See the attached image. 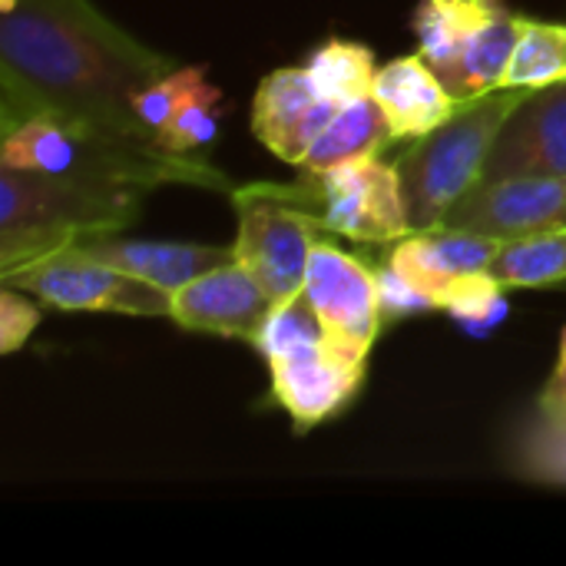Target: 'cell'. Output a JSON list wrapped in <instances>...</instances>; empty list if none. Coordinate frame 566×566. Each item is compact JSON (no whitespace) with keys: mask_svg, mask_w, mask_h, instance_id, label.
<instances>
[{"mask_svg":"<svg viewBox=\"0 0 566 566\" xmlns=\"http://www.w3.org/2000/svg\"><path fill=\"white\" fill-rule=\"evenodd\" d=\"M176 63L90 0H17L0 17V123L46 113L116 136L156 139L136 119V93Z\"/></svg>","mask_w":566,"mask_h":566,"instance_id":"obj_1","label":"cell"},{"mask_svg":"<svg viewBox=\"0 0 566 566\" xmlns=\"http://www.w3.org/2000/svg\"><path fill=\"white\" fill-rule=\"evenodd\" d=\"M0 126V166L133 186L146 192L169 182L229 189V179L212 163L199 159L196 153H169L156 139L116 136L93 126L63 123L46 113L7 119Z\"/></svg>","mask_w":566,"mask_h":566,"instance_id":"obj_2","label":"cell"},{"mask_svg":"<svg viewBox=\"0 0 566 566\" xmlns=\"http://www.w3.org/2000/svg\"><path fill=\"white\" fill-rule=\"evenodd\" d=\"M146 189L0 166V279L83 235L126 229Z\"/></svg>","mask_w":566,"mask_h":566,"instance_id":"obj_3","label":"cell"},{"mask_svg":"<svg viewBox=\"0 0 566 566\" xmlns=\"http://www.w3.org/2000/svg\"><path fill=\"white\" fill-rule=\"evenodd\" d=\"M531 86H501L468 99L448 123L418 136L401 156L398 172L415 232L441 229L454 202L484 176L494 139Z\"/></svg>","mask_w":566,"mask_h":566,"instance_id":"obj_4","label":"cell"},{"mask_svg":"<svg viewBox=\"0 0 566 566\" xmlns=\"http://www.w3.org/2000/svg\"><path fill=\"white\" fill-rule=\"evenodd\" d=\"M239 232H235V262H242L269 298L289 302L305 289V272L312 245L322 232L318 216L305 202L302 182H252L232 189Z\"/></svg>","mask_w":566,"mask_h":566,"instance_id":"obj_5","label":"cell"},{"mask_svg":"<svg viewBox=\"0 0 566 566\" xmlns=\"http://www.w3.org/2000/svg\"><path fill=\"white\" fill-rule=\"evenodd\" d=\"M298 179L305 182L308 209L318 216L325 232L381 245L415 232L398 163H385L381 153L355 156L318 176Z\"/></svg>","mask_w":566,"mask_h":566,"instance_id":"obj_6","label":"cell"},{"mask_svg":"<svg viewBox=\"0 0 566 566\" xmlns=\"http://www.w3.org/2000/svg\"><path fill=\"white\" fill-rule=\"evenodd\" d=\"M3 285H13L60 312L172 318V292L99 262L76 245H63L30 265H20L17 272L3 275Z\"/></svg>","mask_w":566,"mask_h":566,"instance_id":"obj_7","label":"cell"},{"mask_svg":"<svg viewBox=\"0 0 566 566\" xmlns=\"http://www.w3.org/2000/svg\"><path fill=\"white\" fill-rule=\"evenodd\" d=\"M302 292L338 348L361 358L371 355V345L378 342V332L385 325L378 269L328 239H315Z\"/></svg>","mask_w":566,"mask_h":566,"instance_id":"obj_8","label":"cell"},{"mask_svg":"<svg viewBox=\"0 0 566 566\" xmlns=\"http://www.w3.org/2000/svg\"><path fill=\"white\" fill-rule=\"evenodd\" d=\"M444 226L481 232L501 242L566 229V179L564 176L481 179L454 202Z\"/></svg>","mask_w":566,"mask_h":566,"instance_id":"obj_9","label":"cell"},{"mask_svg":"<svg viewBox=\"0 0 566 566\" xmlns=\"http://www.w3.org/2000/svg\"><path fill=\"white\" fill-rule=\"evenodd\" d=\"M272 398L289 411L298 434L338 415L365 381L368 358L338 348L332 338L269 361Z\"/></svg>","mask_w":566,"mask_h":566,"instance_id":"obj_10","label":"cell"},{"mask_svg":"<svg viewBox=\"0 0 566 566\" xmlns=\"http://www.w3.org/2000/svg\"><path fill=\"white\" fill-rule=\"evenodd\" d=\"M342 106L325 96L308 66L272 70L252 99V133L282 163L298 166Z\"/></svg>","mask_w":566,"mask_h":566,"instance_id":"obj_11","label":"cell"},{"mask_svg":"<svg viewBox=\"0 0 566 566\" xmlns=\"http://www.w3.org/2000/svg\"><path fill=\"white\" fill-rule=\"evenodd\" d=\"M507 176L566 179V80L531 90L501 126L481 179Z\"/></svg>","mask_w":566,"mask_h":566,"instance_id":"obj_12","label":"cell"},{"mask_svg":"<svg viewBox=\"0 0 566 566\" xmlns=\"http://www.w3.org/2000/svg\"><path fill=\"white\" fill-rule=\"evenodd\" d=\"M275 302L242 262L216 265L172 292V322L186 332L255 342Z\"/></svg>","mask_w":566,"mask_h":566,"instance_id":"obj_13","label":"cell"},{"mask_svg":"<svg viewBox=\"0 0 566 566\" xmlns=\"http://www.w3.org/2000/svg\"><path fill=\"white\" fill-rule=\"evenodd\" d=\"M497 249H501V239L441 226V229L411 232L391 242V252L385 262L398 275H405L411 285L428 292L434 305L441 308V295L448 292V285L461 275L488 272Z\"/></svg>","mask_w":566,"mask_h":566,"instance_id":"obj_14","label":"cell"},{"mask_svg":"<svg viewBox=\"0 0 566 566\" xmlns=\"http://www.w3.org/2000/svg\"><path fill=\"white\" fill-rule=\"evenodd\" d=\"M99 262H109L143 282H153L166 292H179L196 275L226 265L235 259L232 245H199V242H153L129 239L119 232H96L73 242Z\"/></svg>","mask_w":566,"mask_h":566,"instance_id":"obj_15","label":"cell"},{"mask_svg":"<svg viewBox=\"0 0 566 566\" xmlns=\"http://www.w3.org/2000/svg\"><path fill=\"white\" fill-rule=\"evenodd\" d=\"M371 96L381 103L395 139H418L448 123L464 103L454 99L421 53L378 66Z\"/></svg>","mask_w":566,"mask_h":566,"instance_id":"obj_16","label":"cell"},{"mask_svg":"<svg viewBox=\"0 0 566 566\" xmlns=\"http://www.w3.org/2000/svg\"><path fill=\"white\" fill-rule=\"evenodd\" d=\"M517 40H521V17L517 13L504 10L494 20H488L481 30L471 33V40L464 43L454 66L441 76L444 90L461 103L501 90L507 66L514 60Z\"/></svg>","mask_w":566,"mask_h":566,"instance_id":"obj_17","label":"cell"},{"mask_svg":"<svg viewBox=\"0 0 566 566\" xmlns=\"http://www.w3.org/2000/svg\"><path fill=\"white\" fill-rule=\"evenodd\" d=\"M504 10V0H421L415 10L418 53L438 76H444L471 33Z\"/></svg>","mask_w":566,"mask_h":566,"instance_id":"obj_18","label":"cell"},{"mask_svg":"<svg viewBox=\"0 0 566 566\" xmlns=\"http://www.w3.org/2000/svg\"><path fill=\"white\" fill-rule=\"evenodd\" d=\"M391 139H395L391 123H388L381 103L375 96L352 99L335 113V119L315 139L308 156L298 163V176H318L328 166H338L345 159L381 153L385 146H391Z\"/></svg>","mask_w":566,"mask_h":566,"instance_id":"obj_19","label":"cell"},{"mask_svg":"<svg viewBox=\"0 0 566 566\" xmlns=\"http://www.w3.org/2000/svg\"><path fill=\"white\" fill-rule=\"evenodd\" d=\"M504 289H547L566 282V229L504 239L491 269Z\"/></svg>","mask_w":566,"mask_h":566,"instance_id":"obj_20","label":"cell"},{"mask_svg":"<svg viewBox=\"0 0 566 566\" xmlns=\"http://www.w3.org/2000/svg\"><path fill=\"white\" fill-rule=\"evenodd\" d=\"M566 80V23L521 17V40L507 66L504 86H547Z\"/></svg>","mask_w":566,"mask_h":566,"instance_id":"obj_21","label":"cell"},{"mask_svg":"<svg viewBox=\"0 0 566 566\" xmlns=\"http://www.w3.org/2000/svg\"><path fill=\"white\" fill-rule=\"evenodd\" d=\"M308 73L315 76L318 90L325 96H332L338 106L371 96V83H375V53L361 43H348V40H328L325 46H318L308 56Z\"/></svg>","mask_w":566,"mask_h":566,"instance_id":"obj_22","label":"cell"},{"mask_svg":"<svg viewBox=\"0 0 566 566\" xmlns=\"http://www.w3.org/2000/svg\"><path fill=\"white\" fill-rule=\"evenodd\" d=\"M441 308L468 335H491L507 318V295L491 272H478L454 279L441 295Z\"/></svg>","mask_w":566,"mask_h":566,"instance_id":"obj_23","label":"cell"},{"mask_svg":"<svg viewBox=\"0 0 566 566\" xmlns=\"http://www.w3.org/2000/svg\"><path fill=\"white\" fill-rule=\"evenodd\" d=\"M322 342H328V332H325L318 312L312 308V302L305 298V292H298L295 298L279 302L272 308V315L265 318V325L252 345L262 352L265 361H272V358H282V355H292V352H302V348H312Z\"/></svg>","mask_w":566,"mask_h":566,"instance_id":"obj_24","label":"cell"},{"mask_svg":"<svg viewBox=\"0 0 566 566\" xmlns=\"http://www.w3.org/2000/svg\"><path fill=\"white\" fill-rule=\"evenodd\" d=\"M219 96L222 93L202 80L179 99L169 123L156 133V143L169 153H196L212 143L219 133Z\"/></svg>","mask_w":566,"mask_h":566,"instance_id":"obj_25","label":"cell"},{"mask_svg":"<svg viewBox=\"0 0 566 566\" xmlns=\"http://www.w3.org/2000/svg\"><path fill=\"white\" fill-rule=\"evenodd\" d=\"M202 80H206V66H176V70L163 73L159 80H153L146 90L136 93V103H133L136 106V119L156 136L169 123V116L176 113L179 99L189 90H196Z\"/></svg>","mask_w":566,"mask_h":566,"instance_id":"obj_26","label":"cell"},{"mask_svg":"<svg viewBox=\"0 0 566 566\" xmlns=\"http://www.w3.org/2000/svg\"><path fill=\"white\" fill-rule=\"evenodd\" d=\"M378 298H381V318L385 322H395V318H408V315L434 312L438 308L428 292H421L418 285H411L388 262L378 269Z\"/></svg>","mask_w":566,"mask_h":566,"instance_id":"obj_27","label":"cell"},{"mask_svg":"<svg viewBox=\"0 0 566 566\" xmlns=\"http://www.w3.org/2000/svg\"><path fill=\"white\" fill-rule=\"evenodd\" d=\"M17 292L13 285L0 292V355H17L40 325V308Z\"/></svg>","mask_w":566,"mask_h":566,"instance_id":"obj_28","label":"cell"},{"mask_svg":"<svg viewBox=\"0 0 566 566\" xmlns=\"http://www.w3.org/2000/svg\"><path fill=\"white\" fill-rule=\"evenodd\" d=\"M541 408H544L547 418L566 424V361H560L557 371L551 375V381H547V388L541 395Z\"/></svg>","mask_w":566,"mask_h":566,"instance_id":"obj_29","label":"cell"},{"mask_svg":"<svg viewBox=\"0 0 566 566\" xmlns=\"http://www.w3.org/2000/svg\"><path fill=\"white\" fill-rule=\"evenodd\" d=\"M560 361H566V328L564 335H560Z\"/></svg>","mask_w":566,"mask_h":566,"instance_id":"obj_30","label":"cell"},{"mask_svg":"<svg viewBox=\"0 0 566 566\" xmlns=\"http://www.w3.org/2000/svg\"><path fill=\"white\" fill-rule=\"evenodd\" d=\"M13 3H17V0H0V10H10Z\"/></svg>","mask_w":566,"mask_h":566,"instance_id":"obj_31","label":"cell"}]
</instances>
